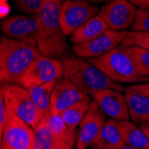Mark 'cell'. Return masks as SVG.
<instances>
[{
    "label": "cell",
    "mask_w": 149,
    "mask_h": 149,
    "mask_svg": "<svg viewBox=\"0 0 149 149\" xmlns=\"http://www.w3.org/2000/svg\"><path fill=\"white\" fill-rule=\"evenodd\" d=\"M0 149H10L6 145H5L4 143L1 142V145H0Z\"/></svg>",
    "instance_id": "cell-34"
},
{
    "label": "cell",
    "mask_w": 149,
    "mask_h": 149,
    "mask_svg": "<svg viewBox=\"0 0 149 149\" xmlns=\"http://www.w3.org/2000/svg\"><path fill=\"white\" fill-rule=\"evenodd\" d=\"M132 31H139L149 32V8H139L133 25Z\"/></svg>",
    "instance_id": "cell-24"
},
{
    "label": "cell",
    "mask_w": 149,
    "mask_h": 149,
    "mask_svg": "<svg viewBox=\"0 0 149 149\" xmlns=\"http://www.w3.org/2000/svg\"><path fill=\"white\" fill-rule=\"evenodd\" d=\"M0 9H1V18L2 19H5L6 18L7 15L10 13V6L7 3H1V7H0Z\"/></svg>",
    "instance_id": "cell-29"
},
{
    "label": "cell",
    "mask_w": 149,
    "mask_h": 149,
    "mask_svg": "<svg viewBox=\"0 0 149 149\" xmlns=\"http://www.w3.org/2000/svg\"><path fill=\"white\" fill-rule=\"evenodd\" d=\"M42 55L37 46L2 37L0 42V80L5 84H19L31 63Z\"/></svg>",
    "instance_id": "cell-2"
},
{
    "label": "cell",
    "mask_w": 149,
    "mask_h": 149,
    "mask_svg": "<svg viewBox=\"0 0 149 149\" xmlns=\"http://www.w3.org/2000/svg\"><path fill=\"white\" fill-rule=\"evenodd\" d=\"M62 3V0H44L37 15L39 23L37 47L45 56L63 57L68 51V43L60 21Z\"/></svg>",
    "instance_id": "cell-1"
},
{
    "label": "cell",
    "mask_w": 149,
    "mask_h": 149,
    "mask_svg": "<svg viewBox=\"0 0 149 149\" xmlns=\"http://www.w3.org/2000/svg\"><path fill=\"white\" fill-rule=\"evenodd\" d=\"M63 77L62 60L40 55L22 77L19 85L29 88L32 86L57 81Z\"/></svg>",
    "instance_id": "cell-6"
},
{
    "label": "cell",
    "mask_w": 149,
    "mask_h": 149,
    "mask_svg": "<svg viewBox=\"0 0 149 149\" xmlns=\"http://www.w3.org/2000/svg\"><path fill=\"white\" fill-rule=\"evenodd\" d=\"M117 127L125 145L140 149H149V142L143 130L130 120H116Z\"/></svg>",
    "instance_id": "cell-18"
},
{
    "label": "cell",
    "mask_w": 149,
    "mask_h": 149,
    "mask_svg": "<svg viewBox=\"0 0 149 149\" xmlns=\"http://www.w3.org/2000/svg\"><path fill=\"white\" fill-rule=\"evenodd\" d=\"M61 60L63 65V77L87 95L93 96L106 88L125 90L120 83L111 80L88 60L86 61L73 56H64Z\"/></svg>",
    "instance_id": "cell-3"
},
{
    "label": "cell",
    "mask_w": 149,
    "mask_h": 149,
    "mask_svg": "<svg viewBox=\"0 0 149 149\" xmlns=\"http://www.w3.org/2000/svg\"><path fill=\"white\" fill-rule=\"evenodd\" d=\"M105 121L104 113L93 99L89 110L79 125L76 148L86 149L90 146L102 127L104 125Z\"/></svg>",
    "instance_id": "cell-13"
},
{
    "label": "cell",
    "mask_w": 149,
    "mask_h": 149,
    "mask_svg": "<svg viewBox=\"0 0 149 149\" xmlns=\"http://www.w3.org/2000/svg\"><path fill=\"white\" fill-rule=\"evenodd\" d=\"M141 129H142L143 131L145 132L146 136V138H147V139H148V142H149V127H142Z\"/></svg>",
    "instance_id": "cell-32"
},
{
    "label": "cell",
    "mask_w": 149,
    "mask_h": 149,
    "mask_svg": "<svg viewBox=\"0 0 149 149\" xmlns=\"http://www.w3.org/2000/svg\"><path fill=\"white\" fill-rule=\"evenodd\" d=\"M0 96L7 109L21 118L33 130L41 123L43 116L35 105L29 90L19 84L1 86Z\"/></svg>",
    "instance_id": "cell-5"
},
{
    "label": "cell",
    "mask_w": 149,
    "mask_h": 149,
    "mask_svg": "<svg viewBox=\"0 0 149 149\" xmlns=\"http://www.w3.org/2000/svg\"><path fill=\"white\" fill-rule=\"evenodd\" d=\"M88 61L117 83L137 82L140 78L130 56L123 47H116L104 56Z\"/></svg>",
    "instance_id": "cell-4"
},
{
    "label": "cell",
    "mask_w": 149,
    "mask_h": 149,
    "mask_svg": "<svg viewBox=\"0 0 149 149\" xmlns=\"http://www.w3.org/2000/svg\"><path fill=\"white\" fill-rule=\"evenodd\" d=\"M33 130L35 134L34 149H56L55 142L47 126L46 118H43L41 123Z\"/></svg>",
    "instance_id": "cell-22"
},
{
    "label": "cell",
    "mask_w": 149,
    "mask_h": 149,
    "mask_svg": "<svg viewBox=\"0 0 149 149\" xmlns=\"http://www.w3.org/2000/svg\"><path fill=\"white\" fill-rule=\"evenodd\" d=\"M123 48L133 60L140 78L149 76V50L137 47Z\"/></svg>",
    "instance_id": "cell-21"
},
{
    "label": "cell",
    "mask_w": 149,
    "mask_h": 149,
    "mask_svg": "<svg viewBox=\"0 0 149 149\" xmlns=\"http://www.w3.org/2000/svg\"><path fill=\"white\" fill-rule=\"evenodd\" d=\"M8 119V110L3 97L0 96V137L3 135Z\"/></svg>",
    "instance_id": "cell-26"
},
{
    "label": "cell",
    "mask_w": 149,
    "mask_h": 149,
    "mask_svg": "<svg viewBox=\"0 0 149 149\" xmlns=\"http://www.w3.org/2000/svg\"><path fill=\"white\" fill-rule=\"evenodd\" d=\"M56 82V81H54V82L36 85L27 88L31 94L35 105L41 113L43 118L46 119L51 115V96Z\"/></svg>",
    "instance_id": "cell-19"
},
{
    "label": "cell",
    "mask_w": 149,
    "mask_h": 149,
    "mask_svg": "<svg viewBox=\"0 0 149 149\" xmlns=\"http://www.w3.org/2000/svg\"><path fill=\"white\" fill-rule=\"evenodd\" d=\"M107 30L109 28L104 20L99 15H96L73 31L70 37V41L73 46L84 43L97 38Z\"/></svg>",
    "instance_id": "cell-17"
},
{
    "label": "cell",
    "mask_w": 149,
    "mask_h": 149,
    "mask_svg": "<svg viewBox=\"0 0 149 149\" xmlns=\"http://www.w3.org/2000/svg\"><path fill=\"white\" fill-rule=\"evenodd\" d=\"M92 102L93 100L91 97L87 96L64 110L61 113V116L67 126L72 130H77V127L79 125L80 121L82 120L83 117L89 110Z\"/></svg>",
    "instance_id": "cell-20"
},
{
    "label": "cell",
    "mask_w": 149,
    "mask_h": 149,
    "mask_svg": "<svg viewBox=\"0 0 149 149\" xmlns=\"http://www.w3.org/2000/svg\"><path fill=\"white\" fill-rule=\"evenodd\" d=\"M125 31L107 30L89 41L74 45L72 49L77 56L83 58H97L113 50L123 42L126 36Z\"/></svg>",
    "instance_id": "cell-10"
},
{
    "label": "cell",
    "mask_w": 149,
    "mask_h": 149,
    "mask_svg": "<svg viewBox=\"0 0 149 149\" xmlns=\"http://www.w3.org/2000/svg\"><path fill=\"white\" fill-rule=\"evenodd\" d=\"M129 1L139 8H149V0H129Z\"/></svg>",
    "instance_id": "cell-28"
},
{
    "label": "cell",
    "mask_w": 149,
    "mask_h": 149,
    "mask_svg": "<svg viewBox=\"0 0 149 149\" xmlns=\"http://www.w3.org/2000/svg\"><path fill=\"white\" fill-rule=\"evenodd\" d=\"M120 47H137L149 50V32L139 31H130L126 32V36Z\"/></svg>",
    "instance_id": "cell-23"
},
{
    "label": "cell",
    "mask_w": 149,
    "mask_h": 149,
    "mask_svg": "<svg viewBox=\"0 0 149 149\" xmlns=\"http://www.w3.org/2000/svg\"><path fill=\"white\" fill-rule=\"evenodd\" d=\"M92 97L100 109L110 119L114 120L130 119L126 97L121 91L106 88L97 92Z\"/></svg>",
    "instance_id": "cell-12"
},
{
    "label": "cell",
    "mask_w": 149,
    "mask_h": 149,
    "mask_svg": "<svg viewBox=\"0 0 149 149\" xmlns=\"http://www.w3.org/2000/svg\"><path fill=\"white\" fill-rule=\"evenodd\" d=\"M88 96L72 81L63 77L58 79L51 96V114H61L74 103Z\"/></svg>",
    "instance_id": "cell-14"
},
{
    "label": "cell",
    "mask_w": 149,
    "mask_h": 149,
    "mask_svg": "<svg viewBox=\"0 0 149 149\" xmlns=\"http://www.w3.org/2000/svg\"><path fill=\"white\" fill-rule=\"evenodd\" d=\"M73 146H74L73 145H69V146H63V147H62V148H60V149H72Z\"/></svg>",
    "instance_id": "cell-35"
},
{
    "label": "cell",
    "mask_w": 149,
    "mask_h": 149,
    "mask_svg": "<svg viewBox=\"0 0 149 149\" xmlns=\"http://www.w3.org/2000/svg\"><path fill=\"white\" fill-rule=\"evenodd\" d=\"M112 0H88V2H89L92 5H96V4H101V3H109Z\"/></svg>",
    "instance_id": "cell-30"
},
{
    "label": "cell",
    "mask_w": 149,
    "mask_h": 149,
    "mask_svg": "<svg viewBox=\"0 0 149 149\" xmlns=\"http://www.w3.org/2000/svg\"><path fill=\"white\" fill-rule=\"evenodd\" d=\"M17 7L25 13L38 15L41 9L44 0H15Z\"/></svg>",
    "instance_id": "cell-25"
},
{
    "label": "cell",
    "mask_w": 149,
    "mask_h": 149,
    "mask_svg": "<svg viewBox=\"0 0 149 149\" xmlns=\"http://www.w3.org/2000/svg\"><path fill=\"white\" fill-rule=\"evenodd\" d=\"M125 145L117 127L116 120H106L90 146L92 149H119Z\"/></svg>",
    "instance_id": "cell-16"
},
{
    "label": "cell",
    "mask_w": 149,
    "mask_h": 149,
    "mask_svg": "<svg viewBox=\"0 0 149 149\" xmlns=\"http://www.w3.org/2000/svg\"><path fill=\"white\" fill-rule=\"evenodd\" d=\"M137 82H149V76L139 78V79H138Z\"/></svg>",
    "instance_id": "cell-31"
},
{
    "label": "cell",
    "mask_w": 149,
    "mask_h": 149,
    "mask_svg": "<svg viewBox=\"0 0 149 149\" xmlns=\"http://www.w3.org/2000/svg\"><path fill=\"white\" fill-rule=\"evenodd\" d=\"M119 149H140V148L134 147V146H128V145H124L123 146H121V147L119 148Z\"/></svg>",
    "instance_id": "cell-33"
},
{
    "label": "cell",
    "mask_w": 149,
    "mask_h": 149,
    "mask_svg": "<svg viewBox=\"0 0 149 149\" xmlns=\"http://www.w3.org/2000/svg\"><path fill=\"white\" fill-rule=\"evenodd\" d=\"M98 7L84 0H65L62 3L60 21L65 36H70L79 27L95 17Z\"/></svg>",
    "instance_id": "cell-7"
},
{
    "label": "cell",
    "mask_w": 149,
    "mask_h": 149,
    "mask_svg": "<svg viewBox=\"0 0 149 149\" xmlns=\"http://www.w3.org/2000/svg\"><path fill=\"white\" fill-rule=\"evenodd\" d=\"M1 3H7V0H1Z\"/></svg>",
    "instance_id": "cell-36"
},
{
    "label": "cell",
    "mask_w": 149,
    "mask_h": 149,
    "mask_svg": "<svg viewBox=\"0 0 149 149\" xmlns=\"http://www.w3.org/2000/svg\"><path fill=\"white\" fill-rule=\"evenodd\" d=\"M138 9L129 0H112L106 3L98 13L108 28L113 31H124L131 28L137 16Z\"/></svg>",
    "instance_id": "cell-8"
},
{
    "label": "cell",
    "mask_w": 149,
    "mask_h": 149,
    "mask_svg": "<svg viewBox=\"0 0 149 149\" xmlns=\"http://www.w3.org/2000/svg\"><path fill=\"white\" fill-rule=\"evenodd\" d=\"M2 31L9 38L37 46L39 32L38 15H13L3 19Z\"/></svg>",
    "instance_id": "cell-9"
},
{
    "label": "cell",
    "mask_w": 149,
    "mask_h": 149,
    "mask_svg": "<svg viewBox=\"0 0 149 149\" xmlns=\"http://www.w3.org/2000/svg\"><path fill=\"white\" fill-rule=\"evenodd\" d=\"M128 88L130 90H132L134 92L141 94L143 96L149 97V82H142V83L134 84L129 87Z\"/></svg>",
    "instance_id": "cell-27"
},
{
    "label": "cell",
    "mask_w": 149,
    "mask_h": 149,
    "mask_svg": "<svg viewBox=\"0 0 149 149\" xmlns=\"http://www.w3.org/2000/svg\"><path fill=\"white\" fill-rule=\"evenodd\" d=\"M125 97L132 123L142 127H149V97L125 88Z\"/></svg>",
    "instance_id": "cell-15"
},
{
    "label": "cell",
    "mask_w": 149,
    "mask_h": 149,
    "mask_svg": "<svg viewBox=\"0 0 149 149\" xmlns=\"http://www.w3.org/2000/svg\"><path fill=\"white\" fill-rule=\"evenodd\" d=\"M34 138L33 129L8 110V119L1 142L10 149H34Z\"/></svg>",
    "instance_id": "cell-11"
}]
</instances>
